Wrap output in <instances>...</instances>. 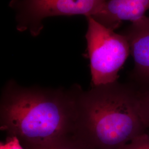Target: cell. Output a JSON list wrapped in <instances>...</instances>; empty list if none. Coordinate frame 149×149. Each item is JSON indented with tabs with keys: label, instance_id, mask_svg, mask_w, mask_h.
Masks as SVG:
<instances>
[{
	"label": "cell",
	"instance_id": "obj_1",
	"mask_svg": "<svg viewBox=\"0 0 149 149\" xmlns=\"http://www.w3.org/2000/svg\"><path fill=\"white\" fill-rule=\"evenodd\" d=\"M79 93L10 86L1 103V129L30 148L76 134Z\"/></svg>",
	"mask_w": 149,
	"mask_h": 149
},
{
	"label": "cell",
	"instance_id": "obj_2",
	"mask_svg": "<svg viewBox=\"0 0 149 149\" xmlns=\"http://www.w3.org/2000/svg\"><path fill=\"white\" fill-rule=\"evenodd\" d=\"M139 91L117 81L79 93L76 135L93 149H118L145 133Z\"/></svg>",
	"mask_w": 149,
	"mask_h": 149
},
{
	"label": "cell",
	"instance_id": "obj_3",
	"mask_svg": "<svg viewBox=\"0 0 149 149\" xmlns=\"http://www.w3.org/2000/svg\"><path fill=\"white\" fill-rule=\"evenodd\" d=\"M86 34L93 86L117 81L118 73L130 53L128 39L96 21L86 17Z\"/></svg>",
	"mask_w": 149,
	"mask_h": 149
},
{
	"label": "cell",
	"instance_id": "obj_4",
	"mask_svg": "<svg viewBox=\"0 0 149 149\" xmlns=\"http://www.w3.org/2000/svg\"><path fill=\"white\" fill-rule=\"evenodd\" d=\"M107 0H12L10 6L16 13L17 29L38 36L44 19L54 16L96 15Z\"/></svg>",
	"mask_w": 149,
	"mask_h": 149
},
{
	"label": "cell",
	"instance_id": "obj_5",
	"mask_svg": "<svg viewBox=\"0 0 149 149\" xmlns=\"http://www.w3.org/2000/svg\"><path fill=\"white\" fill-rule=\"evenodd\" d=\"M123 34L128 39L133 58L132 77L143 85H149V16L132 23Z\"/></svg>",
	"mask_w": 149,
	"mask_h": 149
},
{
	"label": "cell",
	"instance_id": "obj_6",
	"mask_svg": "<svg viewBox=\"0 0 149 149\" xmlns=\"http://www.w3.org/2000/svg\"><path fill=\"white\" fill-rule=\"evenodd\" d=\"M148 10L149 0H107L100 11L92 17L114 31L123 21L134 23L143 18Z\"/></svg>",
	"mask_w": 149,
	"mask_h": 149
},
{
	"label": "cell",
	"instance_id": "obj_7",
	"mask_svg": "<svg viewBox=\"0 0 149 149\" xmlns=\"http://www.w3.org/2000/svg\"><path fill=\"white\" fill-rule=\"evenodd\" d=\"M30 149H93L80 138L79 140L64 139L45 145L37 146Z\"/></svg>",
	"mask_w": 149,
	"mask_h": 149
},
{
	"label": "cell",
	"instance_id": "obj_8",
	"mask_svg": "<svg viewBox=\"0 0 149 149\" xmlns=\"http://www.w3.org/2000/svg\"><path fill=\"white\" fill-rule=\"evenodd\" d=\"M118 149H149V135L141 134Z\"/></svg>",
	"mask_w": 149,
	"mask_h": 149
},
{
	"label": "cell",
	"instance_id": "obj_9",
	"mask_svg": "<svg viewBox=\"0 0 149 149\" xmlns=\"http://www.w3.org/2000/svg\"><path fill=\"white\" fill-rule=\"evenodd\" d=\"M139 101L141 111L144 120L149 128V89L139 91Z\"/></svg>",
	"mask_w": 149,
	"mask_h": 149
},
{
	"label": "cell",
	"instance_id": "obj_10",
	"mask_svg": "<svg viewBox=\"0 0 149 149\" xmlns=\"http://www.w3.org/2000/svg\"><path fill=\"white\" fill-rule=\"evenodd\" d=\"M0 149H23L21 141L15 136H10L5 143H1Z\"/></svg>",
	"mask_w": 149,
	"mask_h": 149
}]
</instances>
